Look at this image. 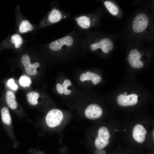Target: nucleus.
<instances>
[{
  "mask_svg": "<svg viewBox=\"0 0 154 154\" xmlns=\"http://www.w3.org/2000/svg\"><path fill=\"white\" fill-rule=\"evenodd\" d=\"M63 118L62 111L59 109H54L47 113L46 117V121L49 127L53 128L59 125Z\"/></svg>",
  "mask_w": 154,
  "mask_h": 154,
  "instance_id": "nucleus-1",
  "label": "nucleus"
},
{
  "mask_svg": "<svg viewBox=\"0 0 154 154\" xmlns=\"http://www.w3.org/2000/svg\"><path fill=\"white\" fill-rule=\"evenodd\" d=\"M110 137V134L107 128L104 126L100 127L98 130V136L95 141L96 148L101 149L106 147L109 143Z\"/></svg>",
  "mask_w": 154,
  "mask_h": 154,
  "instance_id": "nucleus-2",
  "label": "nucleus"
},
{
  "mask_svg": "<svg viewBox=\"0 0 154 154\" xmlns=\"http://www.w3.org/2000/svg\"><path fill=\"white\" fill-rule=\"evenodd\" d=\"M148 22V18L145 14L141 13L138 14L133 21L132 28L133 31L136 33L143 31L147 27Z\"/></svg>",
  "mask_w": 154,
  "mask_h": 154,
  "instance_id": "nucleus-3",
  "label": "nucleus"
},
{
  "mask_svg": "<svg viewBox=\"0 0 154 154\" xmlns=\"http://www.w3.org/2000/svg\"><path fill=\"white\" fill-rule=\"evenodd\" d=\"M102 113V108L96 104L90 105L86 108L85 111L86 117L91 120H94L100 118Z\"/></svg>",
  "mask_w": 154,
  "mask_h": 154,
  "instance_id": "nucleus-4",
  "label": "nucleus"
},
{
  "mask_svg": "<svg viewBox=\"0 0 154 154\" xmlns=\"http://www.w3.org/2000/svg\"><path fill=\"white\" fill-rule=\"evenodd\" d=\"M21 61L27 74L32 76L35 75L37 74L36 68L40 66L39 63L37 62L33 64H31L30 57L27 54H24L22 56Z\"/></svg>",
  "mask_w": 154,
  "mask_h": 154,
  "instance_id": "nucleus-5",
  "label": "nucleus"
},
{
  "mask_svg": "<svg viewBox=\"0 0 154 154\" xmlns=\"http://www.w3.org/2000/svg\"><path fill=\"white\" fill-rule=\"evenodd\" d=\"M137 96L135 94L127 96L120 94L117 97V102L121 106H133L136 105L137 102Z\"/></svg>",
  "mask_w": 154,
  "mask_h": 154,
  "instance_id": "nucleus-6",
  "label": "nucleus"
},
{
  "mask_svg": "<svg viewBox=\"0 0 154 154\" xmlns=\"http://www.w3.org/2000/svg\"><path fill=\"white\" fill-rule=\"evenodd\" d=\"M73 42L72 38L70 36H67L51 42L49 44V47L52 50L58 51L61 48L63 45L70 46L72 44Z\"/></svg>",
  "mask_w": 154,
  "mask_h": 154,
  "instance_id": "nucleus-7",
  "label": "nucleus"
},
{
  "mask_svg": "<svg viewBox=\"0 0 154 154\" xmlns=\"http://www.w3.org/2000/svg\"><path fill=\"white\" fill-rule=\"evenodd\" d=\"M113 47L112 42L107 38L102 39L100 42L93 44L91 45V48L93 51L100 48L103 52L106 53L112 50Z\"/></svg>",
  "mask_w": 154,
  "mask_h": 154,
  "instance_id": "nucleus-8",
  "label": "nucleus"
},
{
  "mask_svg": "<svg viewBox=\"0 0 154 154\" xmlns=\"http://www.w3.org/2000/svg\"><path fill=\"white\" fill-rule=\"evenodd\" d=\"M132 133L133 138L136 141L142 143L145 141L147 131L143 125L140 124L136 125L133 128Z\"/></svg>",
  "mask_w": 154,
  "mask_h": 154,
  "instance_id": "nucleus-9",
  "label": "nucleus"
},
{
  "mask_svg": "<svg viewBox=\"0 0 154 154\" xmlns=\"http://www.w3.org/2000/svg\"><path fill=\"white\" fill-rule=\"evenodd\" d=\"M80 80L82 82L85 80H91L94 85H96L100 82L101 77L98 75L88 71L86 73L82 74L80 76Z\"/></svg>",
  "mask_w": 154,
  "mask_h": 154,
  "instance_id": "nucleus-10",
  "label": "nucleus"
},
{
  "mask_svg": "<svg viewBox=\"0 0 154 154\" xmlns=\"http://www.w3.org/2000/svg\"><path fill=\"white\" fill-rule=\"evenodd\" d=\"M15 98V95L12 92L8 91L7 92L6 100L7 104L10 108L13 110L15 109L17 107Z\"/></svg>",
  "mask_w": 154,
  "mask_h": 154,
  "instance_id": "nucleus-11",
  "label": "nucleus"
},
{
  "mask_svg": "<svg viewBox=\"0 0 154 154\" xmlns=\"http://www.w3.org/2000/svg\"><path fill=\"white\" fill-rule=\"evenodd\" d=\"M1 112L3 122L7 125H10L11 123L12 120L7 108L6 107H3Z\"/></svg>",
  "mask_w": 154,
  "mask_h": 154,
  "instance_id": "nucleus-12",
  "label": "nucleus"
},
{
  "mask_svg": "<svg viewBox=\"0 0 154 154\" xmlns=\"http://www.w3.org/2000/svg\"><path fill=\"white\" fill-rule=\"evenodd\" d=\"M27 101L31 105L35 106L38 103V99L39 94L36 92H31L27 94Z\"/></svg>",
  "mask_w": 154,
  "mask_h": 154,
  "instance_id": "nucleus-13",
  "label": "nucleus"
},
{
  "mask_svg": "<svg viewBox=\"0 0 154 154\" xmlns=\"http://www.w3.org/2000/svg\"><path fill=\"white\" fill-rule=\"evenodd\" d=\"M62 18L60 12L55 9H53L52 12L49 15V21L52 23H56L59 21Z\"/></svg>",
  "mask_w": 154,
  "mask_h": 154,
  "instance_id": "nucleus-14",
  "label": "nucleus"
},
{
  "mask_svg": "<svg viewBox=\"0 0 154 154\" xmlns=\"http://www.w3.org/2000/svg\"><path fill=\"white\" fill-rule=\"evenodd\" d=\"M77 22L80 26L84 29L88 28L90 24V18L86 16L79 17L77 19Z\"/></svg>",
  "mask_w": 154,
  "mask_h": 154,
  "instance_id": "nucleus-15",
  "label": "nucleus"
},
{
  "mask_svg": "<svg viewBox=\"0 0 154 154\" xmlns=\"http://www.w3.org/2000/svg\"><path fill=\"white\" fill-rule=\"evenodd\" d=\"M33 27L30 23L27 20H24L21 22L19 26V31L21 33H25L29 31H31Z\"/></svg>",
  "mask_w": 154,
  "mask_h": 154,
  "instance_id": "nucleus-16",
  "label": "nucleus"
},
{
  "mask_svg": "<svg viewBox=\"0 0 154 154\" xmlns=\"http://www.w3.org/2000/svg\"><path fill=\"white\" fill-rule=\"evenodd\" d=\"M104 5L109 11L114 15H117L118 12V9L112 2L106 1L104 2Z\"/></svg>",
  "mask_w": 154,
  "mask_h": 154,
  "instance_id": "nucleus-17",
  "label": "nucleus"
},
{
  "mask_svg": "<svg viewBox=\"0 0 154 154\" xmlns=\"http://www.w3.org/2000/svg\"><path fill=\"white\" fill-rule=\"evenodd\" d=\"M11 41L15 44V47L17 48L21 46L23 42L21 36L17 34H15L12 36Z\"/></svg>",
  "mask_w": 154,
  "mask_h": 154,
  "instance_id": "nucleus-18",
  "label": "nucleus"
},
{
  "mask_svg": "<svg viewBox=\"0 0 154 154\" xmlns=\"http://www.w3.org/2000/svg\"><path fill=\"white\" fill-rule=\"evenodd\" d=\"M20 84L22 86L25 87L29 86L31 83L30 78L27 76H22L19 80Z\"/></svg>",
  "mask_w": 154,
  "mask_h": 154,
  "instance_id": "nucleus-19",
  "label": "nucleus"
},
{
  "mask_svg": "<svg viewBox=\"0 0 154 154\" xmlns=\"http://www.w3.org/2000/svg\"><path fill=\"white\" fill-rule=\"evenodd\" d=\"M71 81L68 79L65 80L64 81L63 83L62 84V85L64 89L63 93L66 95H69L71 93V91L67 89V87L71 86Z\"/></svg>",
  "mask_w": 154,
  "mask_h": 154,
  "instance_id": "nucleus-20",
  "label": "nucleus"
},
{
  "mask_svg": "<svg viewBox=\"0 0 154 154\" xmlns=\"http://www.w3.org/2000/svg\"><path fill=\"white\" fill-rule=\"evenodd\" d=\"M7 85L9 88L13 91L16 90L18 89V86L13 78H10L8 80Z\"/></svg>",
  "mask_w": 154,
  "mask_h": 154,
  "instance_id": "nucleus-21",
  "label": "nucleus"
},
{
  "mask_svg": "<svg viewBox=\"0 0 154 154\" xmlns=\"http://www.w3.org/2000/svg\"><path fill=\"white\" fill-rule=\"evenodd\" d=\"M56 89L58 92L60 94H62L64 93V89L62 85L57 83L56 85Z\"/></svg>",
  "mask_w": 154,
  "mask_h": 154,
  "instance_id": "nucleus-22",
  "label": "nucleus"
},
{
  "mask_svg": "<svg viewBox=\"0 0 154 154\" xmlns=\"http://www.w3.org/2000/svg\"><path fill=\"white\" fill-rule=\"evenodd\" d=\"M127 94V92H124V95H126Z\"/></svg>",
  "mask_w": 154,
  "mask_h": 154,
  "instance_id": "nucleus-23",
  "label": "nucleus"
},
{
  "mask_svg": "<svg viewBox=\"0 0 154 154\" xmlns=\"http://www.w3.org/2000/svg\"><path fill=\"white\" fill-rule=\"evenodd\" d=\"M126 131V129H125V130L123 131Z\"/></svg>",
  "mask_w": 154,
  "mask_h": 154,
  "instance_id": "nucleus-24",
  "label": "nucleus"
},
{
  "mask_svg": "<svg viewBox=\"0 0 154 154\" xmlns=\"http://www.w3.org/2000/svg\"><path fill=\"white\" fill-rule=\"evenodd\" d=\"M75 19H76V20H77V18H76Z\"/></svg>",
  "mask_w": 154,
  "mask_h": 154,
  "instance_id": "nucleus-25",
  "label": "nucleus"
},
{
  "mask_svg": "<svg viewBox=\"0 0 154 154\" xmlns=\"http://www.w3.org/2000/svg\"><path fill=\"white\" fill-rule=\"evenodd\" d=\"M115 131H117V130H116H116H115Z\"/></svg>",
  "mask_w": 154,
  "mask_h": 154,
  "instance_id": "nucleus-26",
  "label": "nucleus"
}]
</instances>
